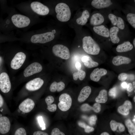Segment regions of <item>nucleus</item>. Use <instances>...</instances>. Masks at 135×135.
Masks as SVG:
<instances>
[{
  "label": "nucleus",
  "instance_id": "obj_2",
  "mask_svg": "<svg viewBox=\"0 0 135 135\" xmlns=\"http://www.w3.org/2000/svg\"><path fill=\"white\" fill-rule=\"evenodd\" d=\"M55 11L57 14L58 19L62 22H66L70 19L71 12L68 6L64 3L58 4L55 7Z\"/></svg>",
  "mask_w": 135,
  "mask_h": 135
},
{
  "label": "nucleus",
  "instance_id": "obj_31",
  "mask_svg": "<svg viewBox=\"0 0 135 135\" xmlns=\"http://www.w3.org/2000/svg\"><path fill=\"white\" fill-rule=\"evenodd\" d=\"M78 124L80 127L84 128V131L86 132L90 133L93 132L94 130L93 128L87 125L84 122H79Z\"/></svg>",
  "mask_w": 135,
  "mask_h": 135
},
{
  "label": "nucleus",
  "instance_id": "obj_41",
  "mask_svg": "<svg viewBox=\"0 0 135 135\" xmlns=\"http://www.w3.org/2000/svg\"><path fill=\"white\" fill-rule=\"evenodd\" d=\"M128 77V75L126 73H122L120 74L118 76V79L121 81H124L126 80Z\"/></svg>",
  "mask_w": 135,
  "mask_h": 135
},
{
  "label": "nucleus",
  "instance_id": "obj_19",
  "mask_svg": "<svg viewBox=\"0 0 135 135\" xmlns=\"http://www.w3.org/2000/svg\"><path fill=\"white\" fill-rule=\"evenodd\" d=\"M93 30L95 32L99 35L106 38L109 36L108 29L103 25L95 26Z\"/></svg>",
  "mask_w": 135,
  "mask_h": 135
},
{
  "label": "nucleus",
  "instance_id": "obj_34",
  "mask_svg": "<svg viewBox=\"0 0 135 135\" xmlns=\"http://www.w3.org/2000/svg\"><path fill=\"white\" fill-rule=\"evenodd\" d=\"M108 16L112 24L114 26L116 25L118 21L116 16L112 14H110L108 15Z\"/></svg>",
  "mask_w": 135,
  "mask_h": 135
},
{
  "label": "nucleus",
  "instance_id": "obj_21",
  "mask_svg": "<svg viewBox=\"0 0 135 135\" xmlns=\"http://www.w3.org/2000/svg\"><path fill=\"white\" fill-rule=\"evenodd\" d=\"M119 31V28L115 26L111 28L109 31V36L113 43H118L120 41V39L118 36Z\"/></svg>",
  "mask_w": 135,
  "mask_h": 135
},
{
  "label": "nucleus",
  "instance_id": "obj_55",
  "mask_svg": "<svg viewBox=\"0 0 135 135\" xmlns=\"http://www.w3.org/2000/svg\"><path fill=\"white\" fill-rule=\"evenodd\" d=\"M133 121L135 122V118H134V119L133 120Z\"/></svg>",
  "mask_w": 135,
  "mask_h": 135
},
{
  "label": "nucleus",
  "instance_id": "obj_32",
  "mask_svg": "<svg viewBox=\"0 0 135 135\" xmlns=\"http://www.w3.org/2000/svg\"><path fill=\"white\" fill-rule=\"evenodd\" d=\"M127 20L129 24L134 28H135V14L129 13L126 16Z\"/></svg>",
  "mask_w": 135,
  "mask_h": 135
},
{
  "label": "nucleus",
  "instance_id": "obj_23",
  "mask_svg": "<svg viewBox=\"0 0 135 135\" xmlns=\"http://www.w3.org/2000/svg\"><path fill=\"white\" fill-rule=\"evenodd\" d=\"M65 87V84L63 82L60 81L57 82H54L51 84L50 90L52 92H55L56 91L59 92L63 90Z\"/></svg>",
  "mask_w": 135,
  "mask_h": 135
},
{
  "label": "nucleus",
  "instance_id": "obj_14",
  "mask_svg": "<svg viewBox=\"0 0 135 135\" xmlns=\"http://www.w3.org/2000/svg\"><path fill=\"white\" fill-rule=\"evenodd\" d=\"M107 73L106 70L104 68H96L94 69L91 73L90 79L95 82H98L102 77L105 75Z\"/></svg>",
  "mask_w": 135,
  "mask_h": 135
},
{
  "label": "nucleus",
  "instance_id": "obj_45",
  "mask_svg": "<svg viewBox=\"0 0 135 135\" xmlns=\"http://www.w3.org/2000/svg\"><path fill=\"white\" fill-rule=\"evenodd\" d=\"M75 66L78 70H80L81 67V64L80 62H76L75 64Z\"/></svg>",
  "mask_w": 135,
  "mask_h": 135
},
{
  "label": "nucleus",
  "instance_id": "obj_5",
  "mask_svg": "<svg viewBox=\"0 0 135 135\" xmlns=\"http://www.w3.org/2000/svg\"><path fill=\"white\" fill-rule=\"evenodd\" d=\"M53 53L56 56L65 60L68 59L70 54L68 48L63 45L58 44L54 45L52 48Z\"/></svg>",
  "mask_w": 135,
  "mask_h": 135
},
{
  "label": "nucleus",
  "instance_id": "obj_39",
  "mask_svg": "<svg viewBox=\"0 0 135 135\" xmlns=\"http://www.w3.org/2000/svg\"><path fill=\"white\" fill-rule=\"evenodd\" d=\"M51 135H65L64 133L61 132L57 128H55L52 130Z\"/></svg>",
  "mask_w": 135,
  "mask_h": 135
},
{
  "label": "nucleus",
  "instance_id": "obj_17",
  "mask_svg": "<svg viewBox=\"0 0 135 135\" xmlns=\"http://www.w3.org/2000/svg\"><path fill=\"white\" fill-rule=\"evenodd\" d=\"M91 92V88L88 86L84 87L81 90L78 97V100L80 102L86 100L88 97Z\"/></svg>",
  "mask_w": 135,
  "mask_h": 135
},
{
  "label": "nucleus",
  "instance_id": "obj_46",
  "mask_svg": "<svg viewBox=\"0 0 135 135\" xmlns=\"http://www.w3.org/2000/svg\"><path fill=\"white\" fill-rule=\"evenodd\" d=\"M89 56H84L82 58V60L83 62H86Z\"/></svg>",
  "mask_w": 135,
  "mask_h": 135
},
{
  "label": "nucleus",
  "instance_id": "obj_13",
  "mask_svg": "<svg viewBox=\"0 0 135 135\" xmlns=\"http://www.w3.org/2000/svg\"><path fill=\"white\" fill-rule=\"evenodd\" d=\"M10 123L9 118L7 117H0V132L2 134L7 133L10 128Z\"/></svg>",
  "mask_w": 135,
  "mask_h": 135
},
{
  "label": "nucleus",
  "instance_id": "obj_53",
  "mask_svg": "<svg viewBox=\"0 0 135 135\" xmlns=\"http://www.w3.org/2000/svg\"><path fill=\"white\" fill-rule=\"evenodd\" d=\"M135 81H134L133 82V84L134 86V88H135Z\"/></svg>",
  "mask_w": 135,
  "mask_h": 135
},
{
  "label": "nucleus",
  "instance_id": "obj_54",
  "mask_svg": "<svg viewBox=\"0 0 135 135\" xmlns=\"http://www.w3.org/2000/svg\"><path fill=\"white\" fill-rule=\"evenodd\" d=\"M135 96H134V102H135Z\"/></svg>",
  "mask_w": 135,
  "mask_h": 135
},
{
  "label": "nucleus",
  "instance_id": "obj_25",
  "mask_svg": "<svg viewBox=\"0 0 135 135\" xmlns=\"http://www.w3.org/2000/svg\"><path fill=\"white\" fill-rule=\"evenodd\" d=\"M89 16V12L87 10H85L83 12L81 16L76 20V22L79 24L84 25L87 22Z\"/></svg>",
  "mask_w": 135,
  "mask_h": 135
},
{
  "label": "nucleus",
  "instance_id": "obj_7",
  "mask_svg": "<svg viewBox=\"0 0 135 135\" xmlns=\"http://www.w3.org/2000/svg\"><path fill=\"white\" fill-rule=\"evenodd\" d=\"M26 58V55L24 52H20L17 53L11 61V68L14 70L19 69L23 64Z\"/></svg>",
  "mask_w": 135,
  "mask_h": 135
},
{
  "label": "nucleus",
  "instance_id": "obj_12",
  "mask_svg": "<svg viewBox=\"0 0 135 135\" xmlns=\"http://www.w3.org/2000/svg\"><path fill=\"white\" fill-rule=\"evenodd\" d=\"M35 103L32 99L27 98L23 101L19 105L18 108L23 113H26L31 112L34 108Z\"/></svg>",
  "mask_w": 135,
  "mask_h": 135
},
{
  "label": "nucleus",
  "instance_id": "obj_48",
  "mask_svg": "<svg viewBox=\"0 0 135 135\" xmlns=\"http://www.w3.org/2000/svg\"><path fill=\"white\" fill-rule=\"evenodd\" d=\"M128 84L126 82H123L121 84L122 87L124 88H127Z\"/></svg>",
  "mask_w": 135,
  "mask_h": 135
},
{
  "label": "nucleus",
  "instance_id": "obj_28",
  "mask_svg": "<svg viewBox=\"0 0 135 135\" xmlns=\"http://www.w3.org/2000/svg\"><path fill=\"white\" fill-rule=\"evenodd\" d=\"M125 124L128 129L129 133L131 135H135V126L130 119L126 120Z\"/></svg>",
  "mask_w": 135,
  "mask_h": 135
},
{
  "label": "nucleus",
  "instance_id": "obj_27",
  "mask_svg": "<svg viewBox=\"0 0 135 135\" xmlns=\"http://www.w3.org/2000/svg\"><path fill=\"white\" fill-rule=\"evenodd\" d=\"M110 124L112 130L113 131H115L116 130L118 127L120 132H123L125 130V127L123 124L117 122L114 120H112L110 121Z\"/></svg>",
  "mask_w": 135,
  "mask_h": 135
},
{
  "label": "nucleus",
  "instance_id": "obj_36",
  "mask_svg": "<svg viewBox=\"0 0 135 135\" xmlns=\"http://www.w3.org/2000/svg\"><path fill=\"white\" fill-rule=\"evenodd\" d=\"M97 119L96 116L93 115L90 116L88 118V122L89 124L91 126L94 125L96 122Z\"/></svg>",
  "mask_w": 135,
  "mask_h": 135
},
{
  "label": "nucleus",
  "instance_id": "obj_35",
  "mask_svg": "<svg viewBox=\"0 0 135 135\" xmlns=\"http://www.w3.org/2000/svg\"><path fill=\"white\" fill-rule=\"evenodd\" d=\"M80 108L83 111H88L93 110V107H92L87 104H84L81 106Z\"/></svg>",
  "mask_w": 135,
  "mask_h": 135
},
{
  "label": "nucleus",
  "instance_id": "obj_33",
  "mask_svg": "<svg viewBox=\"0 0 135 135\" xmlns=\"http://www.w3.org/2000/svg\"><path fill=\"white\" fill-rule=\"evenodd\" d=\"M118 21L116 24L118 28L121 30H123L124 28V24L123 19L121 17H117Z\"/></svg>",
  "mask_w": 135,
  "mask_h": 135
},
{
  "label": "nucleus",
  "instance_id": "obj_56",
  "mask_svg": "<svg viewBox=\"0 0 135 135\" xmlns=\"http://www.w3.org/2000/svg\"><path fill=\"white\" fill-rule=\"evenodd\" d=\"M80 46H78V47L79 48V47H80Z\"/></svg>",
  "mask_w": 135,
  "mask_h": 135
},
{
  "label": "nucleus",
  "instance_id": "obj_11",
  "mask_svg": "<svg viewBox=\"0 0 135 135\" xmlns=\"http://www.w3.org/2000/svg\"><path fill=\"white\" fill-rule=\"evenodd\" d=\"M44 80L40 78H35L28 82L26 84V88L30 91H34L40 88L44 84Z\"/></svg>",
  "mask_w": 135,
  "mask_h": 135
},
{
  "label": "nucleus",
  "instance_id": "obj_38",
  "mask_svg": "<svg viewBox=\"0 0 135 135\" xmlns=\"http://www.w3.org/2000/svg\"><path fill=\"white\" fill-rule=\"evenodd\" d=\"M14 135H26V132L24 128H20L16 130Z\"/></svg>",
  "mask_w": 135,
  "mask_h": 135
},
{
  "label": "nucleus",
  "instance_id": "obj_51",
  "mask_svg": "<svg viewBox=\"0 0 135 135\" xmlns=\"http://www.w3.org/2000/svg\"><path fill=\"white\" fill-rule=\"evenodd\" d=\"M56 32V30H52V32L53 34L55 33Z\"/></svg>",
  "mask_w": 135,
  "mask_h": 135
},
{
  "label": "nucleus",
  "instance_id": "obj_9",
  "mask_svg": "<svg viewBox=\"0 0 135 135\" xmlns=\"http://www.w3.org/2000/svg\"><path fill=\"white\" fill-rule=\"evenodd\" d=\"M42 69V66L40 63L34 62L29 65L25 69L24 72V75L25 77H28L39 72Z\"/></svg>",
  "mask_w": 135,
  "mask_h": 135
},
{
  "label": "nucleus",
  "instance_id": "obj_30",
  "mask_svg": "<svg viewBox=\"0 0 135 135\" xmlns=\"http://www.w3.org/2000/svg\"><path fill=\"white\" fill-rule=\"evenodd\" d=\"M84 65L88 68H92L97 66L98 63L94 61L92 58L89 56L87 61L84 63Z\"/></svg>",
  "mask_w": 135,
  "mask_h": 135
},
{
  "label": "nucleus",
  "instance_id": "obj_57",
  "mask_svg": "<svg viewBox=\"0 0 135 135\" xmlns=\"http://www.w3.org/2000/svg\"></svg>",
  "mask_w": 135,
  "mask_h": 135
},
{
  "label": "nucleus",
  "instance_id": "obj_50",
  "mask_svg": "<svg viewBox=\"0 0 135 135\" xmlns=\"http://www.w3.org/2000/svg\"><path fill=\"white\" fill-rule=\"evenodd\" d=\"M133 43L134 46V47H135V38H134L133 41Z\"/></svg>",
  "mask_w": 135,
  "mask_h": 135
},
{
  "label": "nucleus",
  "instance_id": "obj_10",
  "mask_svg": "<svg viewBox=\"0 0 135 135\" xmlns=\"http://www.w3.org/2000/svg\"><path fill=\"white\" fill-rule=\"evenodd\" d=\"M30 6L34 12L40 15H46L49 12V9L47 6L38 2H32Z\"/></svg>",
  "mask_w": 135,
  "mask_h": 135
},
{
  "label": "nucleus",
  "instance_id": "obj_4",
  "mask_svg": "<svg viewBox=\"0 0 135 135\" xmlns=\"http://www.w3.org/2000/svg\"><path fill=\"white\" fill-rule=\"evenodd\" d=\"M59 101L58 106L61 110L66 111L70 108L72 104V99L69 94L67 93L62 94L59 97Z\"/></svg>",
  "mask_w": 135,
  "mask_h": 135
},
{
  "label": "nucleus",
  "instance_id": "obj_20",
  "mask_svg": "<svg viewBox=\"0 0 135 135\" xmlns=\"http://www.w3.org/2000/svg\"><path fill=\"white\" fill-rule=\"evenodd\" d=\"M104 18L102 15L99 13L93 14L92 16L90 21L91 24L95 26L100 25L102 23Z\"/></svg>",
  "mask_w": 135,
  "mask_h": 135
},
{
  "label": "nucleus",
  "instance_id": "obj_43",
  "mask_svg": "<svg viewBox=\"0 0 135 135\" xmlns=\"http://www.w3.org/2000/svg\"><path fill=\"white\" fill-rule=\"evenodd\" d=\"M33 135H49L47 133L40 131H37L35 132L33 134Z\"/></svg>",
  "mask_w": 135,
  "mask_h": 135
},
{
  "label": "nucleus",
  "instance_id": "obj_26",
  "mask_svg": "<svg viewBox=\"0 0 135 135\" xmlns=\"http://www.w3.org/2000/svg\"><path fill=\"white\" fill-rule=\"evenodd\" d=\"M108 99L107 92L106 90L103 89L100 91L95 100L97 102L104 103L106 102Z\"/></svg>",
  "mask_w": 135,
  "mask_h": 135
},
{
  "label": "nucleus",
  "instance_id": "obj_15",
  "mask_svg": "<svg viewBox=\"0 0 135 135\" xmlns=\"http://www.w3.org/2000/svg\"><path fill=\"white\" fill-rule=\"evenodd\" d=\"M112 4V3L110 0H94L91 3L92 5L97 9L108 7Z\"/></svg>",
  "mask_w": 135,
  "mask_h": 135
},
{
  "label": "nucleus",
  "instance_id": "obj_24",
  "mask_svg": "<svg viewBox=\"0 0 135 135\" xmlns=\"http://www.w3.org/2000/svg\"><path fill=\"white\" fill-rule=\"evenodd\" d=\"M45 101L47 105V108L50 112H53L55 111L57 109V106L55 104H52L54 101V97L51 96H49L45 98Z\"/></svg>",
  "mask_w": 135,
  "mask_h": 135
},
{
  "label": "nucleus",
  "instance_id": "obj_16",
  "mask_svg": "<svg viewBox=\"0 0 135 135\" xmlns=\"http://www.w3.org/2000/svg\"><path fill=\"white\" fill-rule=\"evenodd\" d=\"M132 108V105L130 101L128 100L125 101L123 104L118 107V112L123 115H128L130 110Z\"/></svg>",
  "mask_w": 135,
  "mask_h": 135
},
{
  "label": "nucleus",
  "instance_id": "obj_42",
  "mask_svg": "<svg viewBox=\"0 0 135 135\" xmlns=\"http://www.w3.org/2000/svg\"><path fill=\"white\" fill-rule=\"evenodd\" d=\"M116 87L110 89L108 92L109 95L112 97H114L116 95Z\"/></svg>",
  "mask_w": 135,
  "mask_h": 135
},
{
  "label": "nucleus",
  "instance_id": "obj_18",
  "mask_svg": "<svg viewBox=\"0 0 135 135\" xmlns=\"http://www.w3.org/2000/svg\"><path fill=\"white\" fill-rule=\"evenodd\" d=\"M131 62V60L130 58L120 56L114 57L112 60V63L116 66L128 64L130 63Z\"/></svg>",
  "mask_w": 135,
  "mask_h": 135
},
{
  "label": "nucleus",
  "instance_id": "obj_29",
  "mask_svg": "<svg viewBox=\"0 0 135 135\" xmlns=\"http://www.w3.org/2000/svg\"><path fill=\"white\" fill-rule=\"evenodd\" d=\"M86 76L85 72L81 70L74 72L73 74V79L75 80H77L78 78L80 80H82L85 78Z\"/></svg>",
  "mask_w": 135,
  "mask_h": 135
},
{
  "label": "nucleus",
  "instance_id": "obj_40",
  "mask_svg": "<svg viewBox=\"0 0 135 135\" xmlns=\"http://www.w3.org/2000/svg\"><path fill=\"white\" fill-rule=\"evenodd\" d=\"M93 110L95 112L98 113L100 112L101 110V105L98 103H94L93 106Z\"/></svg>",
  "mask_w": 135,
  "mask_h": 135
},
{
  "label": "nucleus",
  "instance_id": "obj_3",
  "mask_svg": "<svg viewBox=\"0 0 135 135\" xmlns=\"http://www.w3.org/2000/svg\"><path fill=\"white\" fill-rule=\"evenodd\" d=\"M54 37V34L52 32H49L34 35L31 37L30 40L34 43L44 44L52 40Z\"/></svg>",
  "mask_w": 135,
  "mask_h": 135
},
{
  "label": "nucleus",
  "instance_id": "obj_52",
  "mask_svg": "<svg viewBox=\"0 0 135 135\" xmlns=\"http://www.w3.org/2000/svg\"><path fill=\"white\" fill-rule=\"evenodd\" d=\"M2 62V58H1L0 57V66L1 65Z\"/></svg>",
  "mask_w": 135,
  "mask_h": 135
},
{
  "label": "nucleus",
  "instance_id": "obj_37",
  "mask_svg": "<svg viewBox=\"0 0 135 135\" xmlns=\"http://www.w3.org/2000/svg\"><path fill=\"white\" fill-rule=\"evenodd\" d=\"M37 120L40 127L42 129L44 130L46 129L45 124L43 120L42 117L41 116H38L37 117Z\"/></svg>",
  "mask_w": 135,
  "mask_h": 135
},
{
  "label": "nucleus",
  "instance_id": "obj_6",
  "mask_svg": "<svg viewBox=\"0 0 135 135\" xmlns=\"http://www.w3.org/2000/svg\"><path fill=\"white\" fill-rule=\"evenodd\" d=\"M13 24L16 27L23 28L28 26L30 22V20L28 17L20 14H16L12 17Z\"/></svg>",
  "mask_w": 135,
  "mask_h": 135
},
{
  "label": "nucleus",
  "instance_id": "obj_49",
  "mask_svg": "<svg viewBox=\"0 0 135 135\" xmlns=\"http://www.w3.org/2000/svg\"><path fill=\"white\" fill-rule=\"evenodd\" d=\"M100 135H110V134L108 132H104L102 133Z\"/></svg>",
  "mask_w": 135,
  "mask_h": 135
},
{
  "label": "nucleus",
  "instance_id": "obj_8",
  "mask_svg": "<svg viewBox=\"0 0 135 135\" xmlns=\"http://www.w3.org/2000/svg\"><path fill=\"white\" fill-rule=\"evenodd\" d=\"M11 84L9 76L6 72H3L0 74V89L4 93H7L10 90Z\"/></svg>",
  "mask_w": 135,
  "mask_h": 135
},
{
  "label": "nucleus",
  "instance_id": "obj_47",
  "mask_svg": "<svg viewBox=\"0 0 135 135\" xmlns=\"http://www.w3.org/2000/svg\"><path fill=\"white\" fill-rule=\"evenodd\" d=\"M4 103L3 99L2 96L0 94V108L1 107L3 106Z\"/></svg>",
  "mask_w": 135,
  "mask_h": 135
},
{
  "label": "nucleus",
  "instance_id": "obj_22",
  "mask_svg": "<svg viewBox=\"0 0 135 135\" xmlns=\"http://www.w3.org/2000/svg\"><path fill=\"white\" fill-rule=\"evenodd\" d=\"M133 47L132 44L130 42L127 41L118 45L116 50L119 52H126L132 50Z\"/></svg>",
  "mask_w": 135,
  "mask_h": 135
},
{
  "label": "nucleus",
  "instance_id": "obj_44",
  "mask_svg": "<svg viewBox=\"0 0 135 135\" xmlns=\"http://www.w3.org/2000/svg\"><path fill=\"white\" fill-rule=\"evenodd\" d=\"M127 90L128 91L130 92L133 90V88L132 84L131 83H129L127 85Z\"/></svg>",
  "mask_w": 135,
  "mask_h": 135
},
{
  "label": "nucleus",
  "instance_id": "obj_1",
  "mask_svg": "<svg viewBox=\"0 0 135 135\" xmlns=\"http://www.w3.org/2000/svg\"><path fill=\"white\" fill-rule=\"evenodd\" d=\"M82 47L87 53L92 55H97L100 48L98 44L90 36H84L82 39Z\"/></svg>",
  "mask_w": 135,
  "mask_h": 135
}]
</instances>
